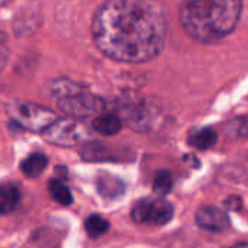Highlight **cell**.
Masks as SVG:
<instances>
[{"mask_svg": "<svg viewBox=\"0 0 248 248\" xmlns=\"http://www.w3.org/2000/svg\"><path fill=\"white\" fill-rule=\"evenodd\" d=\"M92 127L95 132H98L99 135L104 136H114L117 133H120L121 127H123V118L114 112H105V114H99L95 117Z\"/></svg>", "mask_w": 248, "mask_h": 248, "instance_id": "cell-10", "label": "cell"}, {"mask_svg": "<svg viewBox=\"0 0 248 248\" xmlns=\"http://www.w3.org/2000/svg\"><path fill=\"white\" fill-rule=\"evenodd\" d=\"M225 203H226V207L231 210H236L241 207V200L238 197H229Z\"/></svg>", "mask_w": 248, "mask_h": 248, "instance_id": "cell-19", "label": "cell"}, {"mask_svg": "<svg viewBox=\"0 0 248 248\" xmlns=\"http://www.w3.org/2000/svg\"><path fill=\"white\" fill-rule=\"evenodd\" d=\"M19 190L14 184H5L0 187V215L11 213L19 202Z\"/></svg>", "mask_w": 248, "mask_h": 248, "instance_id": "cell-12", "label": "cell"}, {"mask_svg": "<svg viewBox=\"0 0 248 248\" xmlns=\"http://www.w3.org/2000/svg\"><path fill=\"white\" fill-rule=\"evenodd\" d=\"M48 191H50L51 197L63 206H69L73 203V196H72L70 190L66 187V184H63L59 180H53L48 183Z\"/></svg>", "mask_w": 248, "mask_h": 248, "instance_id": "cell-17", "label": "cell"}, {"mask_svg": "<svg viewBox=\"0 0 248 248\" xmlns=\"http://www.w3.org/2000/svg\"><path fill=\"white\" fill-rule=\"evenodd\" d=\"M174 216V207L161 197L139 200L132 209V219L139 225H165Z\"/></svg>", "mask_w": 248, "mask_h": 248, "instance_id": "cell-5", "label": "cell"}, {"mask_svg": "<svg viewBox=\"0 0 248 248\" xmlns=\"http://www.w3.org/2000/svg\"><path fill=\"white\" fill-rule=\"evenodd\" d=\"M216 139H217L216 132L209 127L193 130L187 138L188 143L199 151H206V149L212 148L216 143Z\"/></svg>", "mask_w": 248, "mask_h": 248, "instance_id": "cell-11", "label": "cell"}, {"mask_svg": "<svg viewBox=\"0 0 248 248\" xmlns=\"http://www.w3.org/2000/svg\"><path fill=\"white\" fill-rule=\"evenodd\" d=\"M231 248H248V242H236Z\"/></svg>", "mask_w": 248, "mask_h": 248, "instance_id": "cell-20", "label": "cell"}, {"mask_svg": "<svg viewBox=\"0 0 248 248\" xmlns=\"http://www.w3.org/2000/svg\"><path fill=\"white\" fill-rule=\"evenodd\" d=\"M241 14L242 0H183L180 22L190 38L210 44L228 37Z\"/></svg>", "mask_w": 248, "mask_h": 248, "instance_id": "cell-2", "label": "cell"}, {"mask_svg": "<svg viewBox=\"0 0 248 248\" xmlns=\"http://www.w3.org/2000/svg\"><path fill=\"white\" fill-rule=\"evenodd\" d=\"M109 229V222L99 215H92L85 220V231L91 238H99Z\"/></svg>", "mask_w": 248, "mask_h": 248, "instance_id": "cell-16", "label": "cell"}, {"mask_svg": "<svg viewBox=\"0 0 248 248\" xmlns=\"http://www.w3.org/2000/svg\"><path fill=\"white\" fill-rule=\"evenodd\" d=\"M57 105L64 114L73 118H86V117L99 115L105 107L104 101L99 96L88 92L86 88L80 92L57 99Z\"/></svg>", "mask_w": 248, "mask_h": 248, "instance_id": "cell-6", "label": "cell"}, {"mask_svg": "<svg viewBox=\"0 0 248 248\" xmlns=\"http://www.w3.org/2000/svg\"><path fill=\"white\" fill-rule=\"evenodd\" d=\"M3 60H5V54H3L2 51H0V64L3 63Z\"/></svg>", "mask_w": 248, "mask_h": 248, "instance_id": "cell-21", "label": "cell"}, {"mask_svg": "<svg viewBox=\"0 0 248 248\" xmlns=\"http://www.w3.org/2000/svg\"><path fill=\"white\" fill-rule=\"evenodd\" d=\"M196 223L210 232H222L229 228L231 220L225 210L216 206H202L196 212Z\"/></svg>", "mask_w": 248, "mask_h": 248, "instance_id": "cell-8", "label": "cell"}, {"mask_svg": "<svg viewBox=\"0 0 248 248\" xmlns=\"http://www.w3.org/2000/svg\"><path fill=\"white\" fill-rule=\"evenodd\" d=\"M47 164H48V158L44 154H32L27 159L22 161L21 170L27 177L37 178L38 175L44 172V170L47 168Z\"/></svg>", "mask_w": 248, "mask_h": 248, "instance_id": "cell-13", "label": "cell"}, {"mask_svg": "<svg viewBox=\"0 0 248 248\" xmlns=\"http://www.w3.org/2000/svg\"><path fill=\"white\" fill-rule=\"evenodd\" d=\"M44 139L60 148H72L88 140L89 132L83 124L75 118H57L43 133Z\"/></svg>", "mask_w": 248, "mask_h": 248, "instance_id": "cell-4", "label": "cell"}, {"mask_svg": "<svg viewBox=\"0 0 248 248\" xmlns=\"http://www.w3.org/2000/svg\"><path fill=\"white\" fill-rule=\"evenodd\" d=\"M5 41V34L3 32H0V44H2Z\"/></svg>", "mask_w": 248, "mask_h": 248, "instance_id": "cell-22", "label": "cell"}, {"mask_svg": "<svg viewBox=\"0 0 248 248\" xmlns=\"http://www.w3.org/2000/svg\"><path fill=\"white\" fill-rule=\"evenodd\" d=\"M6 112L19 127L34 133H44L57 120L56 114L51 109L34 102H9L6 105Z\"/></svg>", "mask_w": 248, "mask_h": 248, "instance_id": "cell-3", "label": "cell"}, {"mask_svg": "<svg viewBox=\"0 0 248 248\" xmlns=\"http://www.w3.org/2000/svg\"><path fill=\"white\" fill-rule=\"evenodd\" d=\"M85 86H82L80 83L78 82H73L70 79H56L50 83V91H51V95L56 96L57 99L60 98H66L69 95H73L76 92H80L83 91Z\"/></svg>", "mask_w": 248, "mask_h": 248, "instance_id": "cell-14", "label": "cell"}, {"mask_svg": "<svg viewBox=\"0 0 248 248\" xmlns=\"http://www.w3.org/2000/svg\"><path fill=\"white\" fill-rule=\"evenodd\" d=\"M225 135L229 139L248 138V115H241L229 120L225 124Z\"/></svg>", "mask_w": 248, "mask_h": 248, "instance_id": "cell-15", "label": "cell"}, {"mask_svg": "<svg viewBox=\"0 0 248 248\" xmlns=\"http://www.w3.org/2000/svg\"><path fill=\"white\" fill-rule=\"evenodd\" d=\"M123 123L136 132H149L152 130L159 120V109L146 101L135 102L123 109Z\"/></svg>", "mask_w": 248, "mask_h": 248, "instance_id": "cell-7", "label": "cell"}, {"mask_svg": "<svg viewBox=\"0 0 248 248\" xmlns=\"http://www.w3.org/2000/svg\"><path fill=\"white\" fill-rule=\"evenodd\" d=\"M98 50L121 63H145L165 47L168 18L159 0H105L92 21Z\"/></svg>", "mask_w": 248, "mask_h": 248, "instance_id": "cell-1", "label": "cell"}, {"mask_svg": "<svg viewBox=\"0 0 248 248\" xmlns=\"http://www.w3.org/2000/svg\"><path fill=\"white\" fill-rule=\"evenodd\" d=\"M154 191L159 196H165L172 188V174L167 170H161L155 172L154 183H152Z\"/></svg>", "mask_w": 248, "mask_h": 248, "instance_id": "cell-18", "label": "cell"}, {"mask_svg": "<svg viewBox=\"0 0 248 248\" xmlns=\"http://www.w3.org/2000/svg\"><path fill=\"white\" fill-rule=\"evenodd\" d=\"M96 188L104 199L114 200L124 194V191H126V183L115 175L102 174L101 177L96 178Z\"/></svg>", "mask_w": 248, "mask_h": 248, "instance_id": "cell-9", "label": "cell"}]
</instances>
